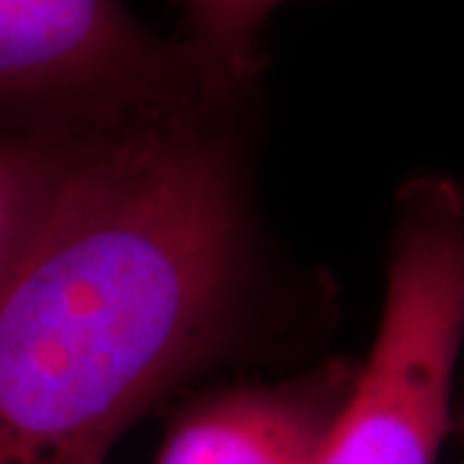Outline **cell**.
<instances>
[{
	"mask_svg": "<svg viewBox=\"0 0 464 464\" xmlns=\"http://www.w3.org/2000/svg\"><path fill=\"white\" fill-rule=\"evenodd\" d=\"M237 101L72 145L0 284V464L103 462L148 408L235 351L253 279Z\"/></svg>",
	"mask_w": 464,
	"mask_h": 464,
	"instance_id": "cell-1",
	"label": "cell"
},
{
	"mask_svg": "<svg viewBox=\"0 0 464 464\" xmlns=\"http://www.w3.org/2000/svg\"><path fill=\"white\" fill-rule=\"evenodd\" d=\"M462 346L464 186L420 173L398 191L380 328L317 464H439Z\"/></svg>",
	"mask_w": 464,
	"mask_h": 464,
	"instance_id": "cell-2",
	"label": "cell"
},
{
	"mask_svg": "<svg viewBox=\"0 0 464 464\" xmlns=\"http://www.w3.org/2000/svg\"><path fill=\"white\" fill-rule=\"evenodd\" d=\"M243 91L121 0H0V132L83 137Z\"/></svg>",
	"mask_w": 464,
	"mask_h": 464,
	"instance_id": "cell-3",
	"label": "cell"
},
{
	"mask_svg": "<svg viewBox=\"0 0 464 464\" xmlns=\"http://www.w3.org/2000/svg\"><path fill=\"white\" fill-rule=\"evenodd\" d=\"M353 380L351 366L331 364L215 392L181 413L155 464H317Z\"/></svg>",
	"mask_w": 464,
	"mask_h": 464,
	"instance_id": "cell-4",
	"label": "cell"
},
{
	"mask_svg": "<svg viewBox=\"0 0 464 464\" xmlns=\"http://www.w3.org/2000/svg\"><path fill=\"white\" fill-rule=\"evenodd\" d=\"M78 140L0 132V284L47 212Z\"/></svg>",
	"mask_w": 464,
	"mask_h": 464,
	"instance_id": "cell-5",
	"label": "cell"
},
{
	"mask_svg": "<svg viewBox=\"0 0 464 464\" xmlns=\"http://www.w3.org/2000/svg\"><path fill=\"white\" fill-rule=\"evenodd\" d=\"M282 0H183V36L222 78L248 88L258 72V34Z\"/></svg>",
	"mask_w": 464,
	"mask_h": 464,
	"instance_id": "cell-6",
	"label": "cell"
},
{
	"mask_svg": "<svg viewBox=\"0 0 464 464\" xmlns=\"http://www.w3.org/2000/svg\"><path fill=\"white\" fill-rule=\"evenodd\" d=\"M454 436L459 439V459L457 464H464V395L457 405V415H454Z\"/></svg>",
	"mask_w": 464,
	"mask_h": 464,
	"instance_id": "cell-7",
	"label": "cell"
},
{
	"mask_svg": "<svg viewBox=\"0 0 464 464\" xmlns=\"http://www.w3.org/2000/svg\"><path fill=\"white\" fill-rule=\"evenodd\" d=\"M93 464H103V462H93Z\"/></svg>",
	"mask_w": 464,
	"mask_h": 464,
	"instance_id": "cell-8",
	"label": "cell"
}]
</instances>
